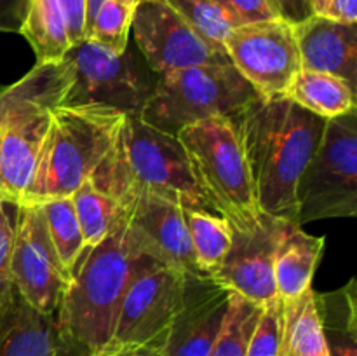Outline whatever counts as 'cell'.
I'll return each mask as SVG.
<instances>
[{
	"mask_svg": "<svg viewBox=\"0 0 357 356\" xmlns=\"http://www.w3.org/2000/svg\"><path fill=\"white\" fill-rule=\"evenodd\" d=\"M131 30L145 63L157 75L195 65L230 63L227 52L206 42L166 0L136 6Z\"/></svg>",
	"mask_w": 357,
	"mask_h": 356,
	"instance_id": "obj_13",
	"label": "cell"
},
{
	"mask_svg": "<svg viewBox=\"0 0 357 356\" xmlns=\"http://www.w3.org/2000/svg\"><path fill=\"white\" fill-rule=\"evenodd\" d=\"M324 250V237L307 234L300 225L275 220V290L281 300L295 299L312 286Z\"/></svg>",
	"mask_w": 357,
	"mask_h": 356,
	"instance_id": "obj_19",
	"label": "cell"
},
{
	"mask_svg": "<svg viewBox=\"0 0 357 356\" xmlns=\"http://www.w3.org/2000/svg\"><path fill=\"white\" fill-rule=\"evenodd\" d=\"M187 274L183 269L159 260L146 264L128 286L112 342L150 346L162 351L183 304Z\"/></svg>",
	"mask_w": 357,
	"mask_h": 356,
	"instance_id": "obj_10",
	"label": "cell"
},
{
	"mask_svg": "<svg viewBox=\"0 0 357 356\" xmlns=\"http://www.w3.org/2000/svg\"><path fill=\"white\" fill-rule=\"evenodd\" d=\"M20 34L33 49L37 63L61 61L72 47L58 0H30Z\"/></svg>",
	"mask_w": 357,
	"mask_h": 356,
	"instance_id": "obj_23",
	"label": "cell"
},
{
	"mask_svg": "<svg viewBox=\"0 0 357 356\" xmlns=\"http://www.w3.org/2000/svg\"><path fill=\"white\" fill-rule=\"evenodd\" d=\"M65 59L73 72L65 105H98L142 115L153 84L132 52L114 54L96 42L82 40L68 49Z\"/></svg>",
	"mask_w": 357,
	"mask_h": 356,
	"instance_id": "obj_9",
	"label": "cell"
},
{
	"mask_svg": "<svg viewBox=\"0 0 357 356\" xmlns=\"http://www.w3.org/2000/svg\"><path fill=\"white\" fill-rule=\"evenodd\" d=\"M63 346L54 314L31 307L13 286L0 307V356H59Z\"/></svg>",
	"mask_w": 357,
	"mask_h": 356,
	"instance_id": "obj_18",
	"label": "cell"
},
{
	"mask_svg": "<svg viewBox=\"0 0 357 356\" xmlns=\"http://www.w3.org/2000/svg\"><path fill=\"white\" fill-rule=\"evenodd\" d=\"M91 356H135L132 355L131 344H119V342H110L105 348L98 349Z\"/></svg>",
	"mask_w": 357,
	"mask_h": 356,
	"instance_id": "obj_37",
	"label": "cell"
},
{
	"mask_svg": "<svg viewBox=\"0 0 357 356\" xmlns=\"http://www.w3.org/2000/svg\"><path fill=\"white\" fill-rule=\"evenodd\" d=\"M89 180L122 208L142 194L176 199L183 208H208L176 135L149 124L142 115H126Z\"/></svg>",
	"mask_w": 357,
	"mask_h": 356,
	"instance_id": "obj_3",
	"label": "cell"
},
{
	"mask_svg": "<svg viewBox=\"0 0 357 356\" xmlns=\"http://www.w3.org/2000/svg\"><path fill=\"white\" fill-rule=\"evenodd\" d=\"M236 119L261 213L296 223V185L319 145L326 119L288 96L255 98Z\"/></svg>",
	"mask_w": 357,
	"mask_h": 356,
	"instance_id": "obj_1",
	"label": "cell"
},
{
	"mask_svg": "<svg viewBox=\"0 0 357 356\" xmlns=\"http://www.w3.org/2000/svg\"><path fill=\"white\" fill-rule=\"evenodd\" d=\"M206 42L225 52L223 42L232 24L213 0H166Z\"/></svg>",
	"mask_w": 357,
	"mask_h": 356,
	"instance_id": "obj_29",
	"label": "cell"
},
{
	"mask_svg": "<svg viewBox=\"0 0 357 356\" xmlns=\"http://www.w3.org/2000/svg\"><path fill=\"white\" fill-rule=\"evenodd\" d=\"M117 2L126 3V6H129V7H136L143 2H150V0H117Z\"/></svg>",
	"mask_w": 357,
	"mask_h": 356,
	"instance_id": "obj_41",
	"label": "cell"
},
{
	"mask_svg": "<svg viewBox=\"0 0 357 356\" xmlns=\"http://www.w3.org/2000/svg\"><path fill=\"white\" fill-rule=\"evenodd\" d=\"M10 281L31 307L56 314L70 274L56 253L38 202L16 206Z\"/></svg>",
	"mask_w": 357,
	"mask_h": 356,
	"instance_id": "obj_12",
	"label": "cell"
},
{
	"mask_svg": "<svg viewBox=\"0 0 357 356\" xmlns=\"http://www.w3.org/2000/svg\"><path fill=\"white\" fill-rule=\"evenodd\" d=\"M153 260L131 227L128 209L100 244L84 250L63 290L54 314L63 342L86 356L110 344L128 286Z\"/></svg>",
	"mask_w": 357,
	"mask_h": 356,
	"instance_id": "obj_2",
	"label": "cell"
},
{
	"mask_svg": "<svg viewBox=\"0 0 357 356\" xmlns=\"http://www.w3.org/2000/svg\"><path fill=\"white\" fill-rule=\"evenodd\" d=\"M14 205L0 201V307L13 290L10 281V255H13L14 225L16 218L10 215Z\"/></svg>",
	"mask_w": 357,
	"mask_h": 356,
	"instance_id": "obj_32",
	"label": "cell"
},
{
	"mask_svg": "<svg viewBox=\"0 0 357 356\" xmlns=\"http://www.w3.org/2000/svg\"><path fill=\"white\" fill-rule=\"evenodd\" d=\"M232 232V246L211 278L260 307L278 300L274 278L275 220L265 218L257 229Z\"/></svg>",
	"mask_w": 357,
	"mask_h": 356,
	"instance_id": "obj_15",
	"label": "cell"
},
{
	"mask_svg": "<svg viewBox=\"0 0 357 356\" xmlns=\"http://www.w3.org/2000/svg\"><path fill=\"white\" fill-rule=\"evenodd\" d=\"M295 37L303 70L324 72L344 79L356 87L357 28L314 14L295 24Z\"/></svg>",
	"mask_w": 357,
	"mask_h": 356,
	"instance_id": "obj_17",
	"label": "cell"
},
{
	"mask_svg": "<svg viewBox=\"0 0 357 356\" xmlns=\"http://www.w3.org/2000/svg\"><path fill=\"white\" fill-rule=\"evenodd\" d=\"M232 299L208 276L187 274L183 304L162 346L164 356H208L222 332Z\"/></svg>",
	"mask_w": 357,
	"mask_h": 356,
	"instance_id": "obj_14",
	"label": "cell"
},
{
	"mask_svg": "<svg viewBox=\"0 0 357 356\" xmlns=\"http://www.w3.org/2000/svg\"><path fill=\"white\" fill-rule=\"evenodd\" d=\"M268 6L275 13L279 20L289 24H300L310 16H314L312 0H267Z\"/></svg>",
	"mask_w": 357,
	"mask_h": 356,
	"instance_id": "obj_34",
	"label": "cell"
},
{
	"mask_svg": "<svg viewBox=\"0 0 357 356\" xmlns=\"http://www.w3.org/2000/svg\"><path fill=\"white\" fill-rule=\"evenodd\" d=\"M284 96L326 121L356 112V87L331 73L302 68Z\"/></svg>",
	"mask_w": 357,
	"mask_h": 356,
	"instance_id": "obj_20",
	"label": "cell"
},
{
	"mask_svg": "<svg viewBox=\"0 0 357 356\" xmlns=\"http://www.w3.org/2000/svg\"><path fill=\"white\" fill-rule=\"evenodd\" d=\"M176 138L208 208L237 232L260 227L267 216L258 206L237 119H202L181 128Z\"/></svg>",
	"mask_w": 357,
	"mask_h": 356,
	"instance_id": "obj_5",
	"label": "cell"
},
{
	"mask_svg": "<svg viewBox=\"0 0 357 356\" xmlns=\"http://www.w3.org/2000/svg\"><path fill=\"white\" fill-rule=\"evenodd\" d=\"M357 215V114L326 121L296 185V223Z\"/></svg>",
	"mask_w": 357,
	"mask_h": 356,
	"instance_id": "obj_8",
	"label": "cell"
},
{
	"mask_svg": "<svg viewBox=\"0 0 357 356\" xmlns=\"http://www.w3.org/2000/svg\"><path fill=\"white\" fill-rule=\"evenodd\" d=\"M331 0H312V7H314V13L316 14H323L324 10H326L328 3H330Z\"/></svg>",
	"mask_w": 357,
	"mask_h": 356,
	"instance_id": "obj_40",
	"label": "cell"
},
{
	"mask_svg": "<svg viewBox=\"0 0 357 356\" xmlns=\"http://www.w3.org/2000/svg\"><path fill=\"white\" fill-rule=\"evenodd\" d=\"M66 21L70 44L77 45L84 37V24H86V0H58Z\"/></svg>",
	"mask_w": 357,
	"mask_h": 356,
	"instance_id": "obj_33",
	"label": "cell"
},
{
	"mask_svg": "<svg viewBox=\"0 0 357 356\" xmlns=\"http://www.w3.org/2000/svg\"><path fill=\"white\" fill-rule=\"evenodd\" d=\"M316 307L330 356H357V281L316 293Z\"/></svg>",
	"mask_w": 357,
	"mask_h": 356,
	"instance_id": "obj_22",
	"label": "cell"
},
{
	"mask_svg": "<svg viewBox=\"0 0 357 356\" xmlns=\"http://www.w3.org/2000/svg\"><path fill=\"white\" fill-rule=\"evenodd\" d=\"M282 302L279 356H330L312 286L302 295Z\"/></svg>",
	"mask_w": 357,
	"mask_h": 356,
	"instance_id": "obj_21",
	"label": "cell"
},
{
	"mask_svg": "<svg viewBox=\"0 0 357 356\" xmlns=\"http://www.w3.org/2000/svg\"><path fill=\"white\" fill-rule=\"evenodd\" d=\"M38 205H40L45 227H47L49 236H51L52 244L56 248V253H58L59 260L65 265L68 274L72 276L77 262L86 250L82 230H80L75 208H73L72 195L45 199Z\"/></svg>",
	"mask_w": 357,
	"mask_h": 356,
	"instance_id": "obj_26",
	"label": "cell"
},
{
	"mask_svg": "<svg viewBox=\"0 0 357 356\" xmlns=\"http://www.w3.org/2000/svg\"><path fill=\"white\" fill-rule=\"evenodd\" d=\"M132 346V355L135 356H164V353L157 348H150V346Z\"/></svg>",
	"mask_w": 357,
	"mask_h": 356,
	"instance_id": "obj_39",
	"label": "cell"
},
{
	"mask_svg": "<svg viewBox=\"0 0 357 356\" xmlns=\"http://www.w3.org/2000/svg\"><path fill=\"white\" fill-rule=\"evenodd\" d=\"M135 7H129L117 0H105L94 17L93 28L87 40L96 42L114 54H122L128 49Z\"/></svg>",
	"mask_w": 357,
	"mask_h": 356,
	"instance_id": "obj_28",
	"label": "cell"
},
{
	"mask_svg": "<svg viewBox=\"0 0 357 356\" xmlns=\"http://www.w3.org/2000/svg\"><path fill=\"white\" fill-rule=\"evenodd\" d=\"M223 47L234 68L261 98L284 96L302 70L295 27L282 20L234 28Z\"/></svg>",
	"mask_w": 357,
	"mask_h": 356,
	"instance_id": "obj_11",
	"label": "cell"
},
{
	"mask_svg": "<svg viewBox=\"0 0 357 356\" xmlns=\"http://www.w3.org/2000/svg\"><path fill=\"white\" fill-rule=\"evenodd\" d=\"M103 2L105 0H86V24H84V37H86V40L91 34V28H93L94 17H96L98 10H100Z\"/></svg>",
	"mask_w": 357,
	"mask_h": 356,
	"instance_id": "obj_38",
	"label": "cell"
},
{
	"mask_svg": "<svg viewBox=\"0 0 357 356\" xmlns=\"http://www.w3.org/2000/svg\"><path fill=\"white\" fill-rule=\"evenodd\" d=\"M260 314L261 307L258 304L232 292L225 323L208 356H246Z\"/></svg>",
	"mask_w": 357,
	"mask_h": 356,
	"instance_id": "obj_27",
	"label": "cell"
},
{
	"mask_svg": "<svg viewBox=\"0 0 357 356\" xmlns=\"http://www.w3.org/2000/svg\"><path fill=\"white\" fill-rule=\"evenodd\" d=\"M124 119L119 110L98 105L56 108L21 202L72 195L91 178Z\"/></svg>",
	"mask_w": 357,
	"mask_h": 356,
	"instance_id": "obj_6",
	"label": "cell"
},
{
	"mask_svg": "<svg viewBox=\"0 0 357 356\" xmlns=\"http://www.w3.org/2000/svg\"><path fill=\"white\" fill-rule=\"evenodd\" d=\"M128 209L129 222L146 253L162 264L183 269L188 274L202 276L180 201L157 194H142Z\"/></svg>",
	"mask_w": 357,
	"mask_h": 356,
	"instance_id": "obj_16",
	"label": "cell"
},
{
	"mask_svg": "<svg viewBox=\"0 0 357 356\" xmlns=\"http://www.w3.org/2000/svg\"><path fill=\"white\" fill-rule=\"evenodd\" d=\"M183 215L199 272L211 278L232 246V227L222 215L208 208H183Z\"/></svg>",
	"mask_w": 357,
	"mask_h": 356,
	"instance_id": "obj_24",
	"label": "cell"
},
{
	"mask_svg": "<svg viewBox=\"0 0 357 356\" xmlns=\"http://www.w3.org/2000/svg\"><path fill=\"white\" fill-rule=\"evenodd\" d=\"M30 0H0V34H20Z\"/></svg>",
	"mask_w": 357,
	"mask_h": 356,
	"instance_id": "obj_35",
	"label": "cell"
},
{
	"mask_svg": "<svg viewBox=\"0 0 357 356\" xmlns=\"http://www.w3.org/2000/svg\"><path fill=\"white\" fill-rule=\"evenodd\" d=\"M72 202L86 248L100 244L128 213L114 198L98 191L89 178L73 192Z\"/></svg>",
	"mask_w": 357,
	"mask_h": 356,
	"instance_id": "obj_25",
	"label": "cell"
},
{
	"mask_svg": "<svg viewBox=\"0 0 357 356\" xmlns=\"http://www.w3.org/2000/svg\"><path fill=\"white\" fill-rule=\"evenodd\" d=\"M220 7L232 28L260 21L279 20L267 0H213Z\"/></svg>",
	"mask_w": 357,
	"mask_h": 356,
	"instance_id": "obj_31",
	"label": "cell"
},
{
	"mask_svg": "<svg viewBox=\"0 0 357 356\" xmlns=\"http://www.w3.org/2000/svg\"><path fill=\"white\" fill-rule=\"evenodd\" d=\"M323 16L340 21L345 24H356L357 21V0H331Z\"/></svg>",
	"mask_w": 357,
	"mask_h": 356,
	"instance_id": "obj_36",
	"label": "cell"
},
{
	"mask_svg": "<svg viewBox=\"0 0 357 356\" xmlns=\"http://www.w3.org/2000/svg\"><path fill=\"white\" fill-rule=\"evenodd\" d=\"M258 98L232 65H195L160 73L142 110L149 124L176 135L181 128L209 117H236Z\"/></svg>",
	"mask_w": 357,
	"mask_h": 356,
	"instance_id": "obj_7",
	"label": "cell"
},
{
	"mask_svg": "<svg viewBox=\"0 0 357 356\" xmlns=\"http://www.w3.org/2000/svg\"><path fill=\"white\" fill-rule=\"evenodd\" d=\"M282 304L284 302L278 299L261 307V314L250 339V344H248L246 356H279Z\"/></svg>",
	"mask_w": 357,
	"mask_h": 356,
	"instance_id": "obj_30",
	"label": "cell"
},
{
	"mask_svg": "<svg viewBox=\"0 0 357 356\" xmlns=\"http://www.w3.org/2000/svg\"><path fill=\"white\" fill-rule=\"evenodd\" d=\"M73 72L61 61L33 68L0 89V201L20 205L33 175L51 114L65 105Z\"/></svg>",
	"mask_w": 357,
	"mask_h": 356,
	"instance_id": "obj_4",
	"label": "cell"
}]
</instances>
